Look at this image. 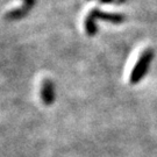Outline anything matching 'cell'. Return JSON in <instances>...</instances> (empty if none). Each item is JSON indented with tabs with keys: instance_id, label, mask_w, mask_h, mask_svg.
<instances>
[{
	"instance_id": "obj_1",
	"label": "cell",
	"mask_w": 157,
	"mask_h": 157,
	"mask_svg": "<svg viewBox=\"0 0 157 157\" xmlns=\"http://www.w3.org/2000/svg\"><path fill=\"white\" fill-rule=\"evenodd\" d=\"M152 57H154V51L152 50L147 49L146 51H143V54L140 56L136 65L134 67L133 71L130 73V77H129L130 84H137L142 80V78L148 72V69H149V65L151 63Z\"/></svg>"
},
{
	"instance_id": "obj_2",
	"label": "cell",
	"mask_w": 157,
	"mask_h": 157,
	"mask_svg": "<svg viewBox=\"0 0 157 157\" xmlns=\"http://www.w3.org/2000/svg\"><path fill=\"white\" fill-rule=\"evenodd\" d=\"M41 99L45 105H51L55 101V85L50 79H44L41 85Z\"/></svg>"
},
{
	"instance_id": "obj_3",
	"label": "cell",
	"mask_w": 157,
	"mask_h": 157,
	"mask_svg": "<svg viewBox=\"0 0 157 157\" xmlns=\"http://www.w3.org/2000/svg\"><path fill=\"white\" fill-rule=\"evenodd\" d=\"M92 14L95 19H101V20H106L109 22L114 23V25H120V23L126 20V17L121 15V14H113V13H104L100 12L99 10H94L90 13Z\"/></svg>"
},
{
	"instance_id": "obj_4",
	"label": "cell",
	"mask_w": 157,
	"mask_h": 157,
	"mask_svg": "<svg viewBox=\"0 0 157 157\" xmlns=\"http://www.w3.org/2000/svg\"><path fill=\"white\" fill-rule=\"evenodd\" d=\"M85 29H86V32L90 36H93L98 32V27H97V23H95V17L92 14H90L85 19Z\"/></svg>"
},
{
	"instance_id": "obj_5",
	"label": "cell",
	"mask_w": 157,
	"mask_h": 157,
	"mask_svg": "<svg viewBox=\"0 0 157 157\" xmlns=\"http://www.w3.org/2000/svg\"><path fill=\"white\" fill-rule=\"evenodd\" d=\"M124 1H127V0H117L118 4H122V2H124Z\"/></svg>"
},
{
	"instance_id": "obj_6",
	"label": "cell",
	"mask_w": 157,
	"mask_h": 157,
	"mask_svg": "<svg viewBox=\"0 0 157 157\" xmlns=\"http://www.w3.org/2000/svg\"><path fill=\"white\" fill-rule=\"evenodd\" d=\"M101 2H111V1H113V0H100Z\"/></svg>"
}]
</instances>
